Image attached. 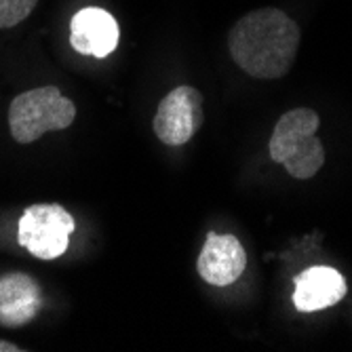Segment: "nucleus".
Segmentation results:
<instances>
[{
  "label": "nucleus",
  "mask_w": 352,
  "mask_h": 352,
  "mask_svg": "<svg viewBox=\"0 0 352 352\" xmlns=\"http://www.w3.org/2000/svg\"><path fill=\"white\" fill-rule=\"evenodd\" d=\"M36 3L38 0H0V30L21 23L34 11Z\"/></svg>",
  "instance_id": "9d476101"
},
{
  "label": "nucleus",
  "mask_w": 352,
  "mask_h": 352,
  "mask_svg": "<svg viewBox=\"0 0 352 352\" xmlns=\"http://www.w3.org/2000/svg\"><path fill=\"white\" fill-rule=\"evenodd\" d=\"M19 350H23V348L15 346V344H11V342L0 340V352H19Z\"/></svg>",
  "instance_id": "9b49d317"
},
{
  "label": "nucleus",
  "mask_w": 352,
  "mask_h": 352,
  "mask_svg": "<svg viewBox=\"0 0 352 352\" xmlns=\"http://www.w3.org/2000/svg\"><path fill=\"white\" fill-rule=\"evenodd\" d=\"M203 95L195 89L182 85L169 91L161 100L154 116V133L167 146H184L203 126Z\"/></svg>",
  "instance_id": "39448f33"
},
{
  "label": "nucleus",
  "mask_w": 352,
  "mask_h": 352,
  "mask_svg": "<svg viewBox=\"0 0 352 352\" xmlns=\"http://www.w3.org/2000/svg\"><path fill=\"white\" fill-rule=\"evenodd\" d=\"M41 304V287L32 276L23 272H9L0 276V325H28L36 318Z\"/></svg>",
  "instance_id": "6e6552de"
},
{
  "label": "nucleus",
  "mask_w": 352,
  "mask_h": 352,
  "mask_svg": "<svg viewBox=\"0 0 352 352\" xmlns=\"http://www.w3.org/2000/svg\"><path fill=\"white\" fill-rule=\"evenodd\" d=\"M247 266V253L236 236L209 232L199 253L197 270L203 280L215 287L234 283Z\"/></svg>",
  "instance_id": "0eeeda50"
},
{
  "label": "nucleus",
  "mask_w": 352,
  "mask_h": 352,
  "mask_svg": "<svg viewBox=\"0 0 352 352\" xmlns=\"http://www.w3.org/2000/svg\"><path fill=\"white\" fill-rule=\"evenodd\" d=\"M76 118V106L57 87H41L19 93L9 108V129L17 144H32L47 131L68 129Z\"/></svg>",
  "instance_id": "7ed1b4c3"
},
{
  "label": "nucleus",
  "mask_w": 352,
  "mask_h": 352,
  "mask_svg": "<svg viewBox=\"0 0 352 352\" xmlns=\"http://www.w3.org/2000/svg\"><path fill=\"white\" fill-rule=\"evenodd\" d=\"M346 296L344 276L329 266H312L296 276L294 304L300 312H316L336 306Z\"/></svg>",
  "instance_id": "1a4fd4ad"
},
{
  "label": "nucleus",
  "mask_w": 352,
  "mask_h": 352,
  "mask_svg": "<svg viewBox=\"0 0 352 352\" xmlns=\"http://www.w3.org/2000/svg\"><path fill=\"white\" fill-rule=\"evenodd\" d=\"M300 47L298 23L280 9H258L241 17L228 34L236 66L253 78L274 80L292 70Z\"/></svg>",
  "instance_id": "f257e3e1"
},
{
  "label": "nucleus",
  "mask_w": 352,
  "mask_h": 352,
  "mask_svg": "<svg viewBox=\"0 0 352 352\" xmlns=\"http://www.w3.org/2000/svg\"><path fill=\"white\" fill-rule=\"evenodd\" d=\"M74 217L57 203L32 205L17 223V241L38 260H57L70 247Z\"/></svg>",
  "instance_id": "20e7f679"
},
{
  "label": "nucleus",
  "mask_w": 352,
  "mask_h": 352,
  "mask_svg": "<svg viewBox=\"0 0 352 352\" xmlns=\"http://www.w3.org/2000/svg\"><path fill=\"white\" fill-rule=\"evenodd\" d=\"M318 126L321 118L314 110L296 108L278 118L270 135V158L296 179H310L325 165V150L316 138Z\"/></svg>",
  "instance_id": "f03ea898"
},
{
  "label": "nucleus",
  "mask_w": 352,
  "mask_h": 352,
  "mask_svg": "<svg viewBox=\"0 0 352 352\" xmlns=\"http://www.w3.org/2000/svg\"><path fill=\"white\" fill-rule=\"evenodd\" d=\"M118 21L100 7L80 9L70 21V45L80 55L104 59L118 47Z\"/></svg>",
  "instance_id": "423d86ee"
}]
</instances>
